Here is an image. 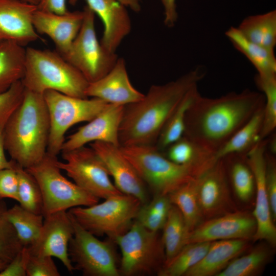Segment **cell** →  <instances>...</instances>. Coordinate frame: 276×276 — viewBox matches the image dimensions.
Segmentation results:
<instances>
[{"instance_id": "obj_9", "label": "cell", "mask_w": 276, "mask_h": 276, "mask_svg": "<svg viewBox=\"0 0 276 276\" xmlns=\"http://www.w3.org/2000/svg\"><path fill=\"white\" fill-rule=\"evenodd\" d=\"M43 96L50 120L47 153L54 156L61 152L65 134L71 127L89 122L109 104L99 98H77L52 90L45 91Z\"/></svg>"}, {"instance_id": "obj_6", "label": "cell", "mask_w": 276, "mask_h": 276, "mask_svg": "<svg viewBox=\"0 0 276 276\" xmlns=\"http://www.w3.org/2000/svg\"><path fill=\"white\" fill-rule=\"evenodd\" d=\"M57 156L48 153L33 166L26 169L38 183L42 196L44 217L77 206H88L99 202V198L65 177L57 165Z\"/></svg>"}, {"instance_id": "obj_35", "label": "cell", "mask_w": 276, "mask_h": 276, "mask_svg": "<svg viewBox=\"0 0 276 276\" xmlns=\"http://www.w3.org/2000/svg\"><path fill=\"white\" fill-rule=\"evenodd\" d=\"M211 242H196L186 244L169 262L164 265L157 275L185 276L186 273L203 257Z\"/></svg>"}, {"instance_id": "obj_10", "label": "cell", "mask_w": 276, "mask_h": 276, "mask_svg": "<svg viewBox=\"0 0 276 276\" xmlns=\"http://www.w3.org/2000/svg\"><path fill=\"white\" fill-rule=\"evenodd\" d=\"M83 11L84 17L81 28L63 57L91 83L107 74L119 57L116 53L104 48L98 40L94 12L87 5Z\"/></svg>"}, {"instance_id": "obj_31", "label": "cell", "mask_w": 276, "mask_h": 276, "mask_svg": "<svg viewBox=\"0 0 276 276\" xmlns=\"http://www.w3.org/2000/svg\"><path fill=\"white\" fill-rule=\"evenodd\" d=\"M197 85L188 91L164 126L154 145L159 151L163 152L170 145L183 136L186 112L199 93Z\"/></svg>"}, {"instance_id": "obj_5", "label": "cell", "mask_w": 276, "mask_h": 276, "mask_svg": "<svg viewBox=\"0 0 276 276\" xmlns=\"http://www.w3.org/2000/svg\"><path fill=\"white\" fill-rule=\"evenodd\" d=\"M120 148L153 195H168L204 173L197 167L171 161L154 145Z\"/></svg>"}, {"instance_id": "obj_39", "label": "cell", "mask_w": 276, "mask_h": 276, "mask_svg": "<svg viewBox=\"0 0 276 276\" xmlns=\"http://www.w3.org/2000/svg\"><path fill=\"white\" fill-rule=\"evenodd\" d=\"M25 89L20 80L0 93V131H3L8 120L21 103Z\"/></svg>"}, {"instance_id": "obj_42", "label": "cell", "mask_w": 276, "mask_h": 276, "mask_svg": "<svg viewBox=\"0 0 276 276\" xmlns=\"http://www.w3.org/2000/svg\"><path fill=\"white\" fill-rule=\"evenodd\" d=\"M15 164L0 170V200L10 198L18 202V178Z\"/></svg>"}, {"instance_id": "obj_30", "label": "cell", "mask_w": 276, "mask_h": 276, "mask_svg": "<svg viewBox=\"0 0 276 276\" xmlns=\"http://www.w3.org/2000/svg\"><path fill=\"white\" fill-rule=\"evenodd\" d=\"M163 153L177 164L192 166L203 172L217 161L214 154L183 136L170 145Z\"/></svg>"}, {"instance_id": "obj_24", "label": "cell", "mask_w": 276, "mask_h": 276, "mask_svg": "<svg viewBox=\"0 0 276 276\" xmlns=\"http://www.w3.org/2000/svg\"><path fill=\"white\" fill-rule=\"evenodd\" d=\"M225 34L234 48L243 54L254 66L257 74L262 76L276 75L274 50L251 42L235 27H231Z\"/></svg>"}, {"instance_id": "obj_50", "label": "cell", "mask_w": 276, "mask_h": 276, "mask_svg": "<svg viewBox=\"0 0 276 276\" xmlns=\"http://www.w3.org/2000/svg\"><path fill=\"white\" fill-rule=\"evenodd\" d=\"M21 1L29 3L30 4L36 5L37 6L39 4L40 1V0H21Z\"/></svg>"}, {"instance_id": "obj_43", "label": "cell", "mask_w": 276, "mask_h": 276, "mask_svg": "<svg viewBox=\"0 0 276 276\" xmlns=\"http://www.w3.org/2000/svg\"><path fill=\"white\" fill-rule=\"evenodd\" d=\"M167 216L152 211L142 204L134 220L145 228L158 232L162 229Z\"/></svg>"}, {"instance_id": "obj_38", "label": "cell", "mask_w": 276, "mask_h": 276, "mask_svg": "<svg viewBox=\"0 0 276 276\" xmlns=\"http://www.w3.org/2000/svg\"><path fill=\"white\" fill-rule=\"evenodd\" d=\"M5 202L0 200V259L10 262L24 247L9 220Z\"/></svg>"}, {"instance_id": "obj_8", "label": "cell", "mask_w": 276, "mask_h": 276, "mask_svg": "<svg viewBox=\"0 0 276 276\" xmlns=\"http://www.w3.org/2000/svg\"><path fill=\"white\" fill-rule=\"evenodd\" d=\"M114 242L121 253L120 275L157 274L165 263V250L158 232L151 231L135 220Z\"/></svg>"}, {"instance_id": "obj_23", "label": "cell", "mask_w": 276, "mask_h": 276, "mask_svg": "<svg viewBox=\"0 0 276 276\" xmlns=\"http://www.w3.org/2000/svg\"><path fill=\"white\" fill-rule=\"evenodd\" d=\"M250 241L232 239L211 242L203 257L185 276H217L233 259L250 248Z\"/></svg>"}, {"instance_id": "obj_27", "label": "cell", "mask_w": 276, "mask_h": 276, "mask_svg": "<svg viewBox=\"0 0 276 276\" xmlns=\"http://www.w3.org/2000/svg\"><path fill=\"white\" fill-rule=\"evenodd\" d=\"M224 161L228 179L235 194L243 202H248L256 192L253 173L246 155L233 154L222 158Z\"/></svg>"}, {"instance_id": "obj_17", "label": "cell", "mask_w": 276, "mask_h": 276, "mask_svg": "<svg viewBox=\"0 0 276 276\" xmlns=\"http://www.w3.org/2000/svg\"><path fill=\"white\" fill-rule=\"evenodd\" d=\"M89 146L102 159L114 180V185L121 192L137 198L142 204L149 201L146 185L120 146L99 141L92 142Z\"/></svg>"}, {"instance_id": "obj_13", "label": "cell", "mask_w": 276, "mask_h": 276, "mask_svg": "<svg viewBox=\"0 0 276 276\" xmlns=\"http://www.w3.org/2000/svg\"><path fill=\"white\" fill-rule=\"evenodd\" d=\"M196 192L203 220L238 210L231 197L223 158L197 177Z\"/></svg>"}, {"instance_id": "obj_45", "label": "cell", "mask_w": 276, "mask_h": 276, "mask_svg": "<svg viewBox=\"0 0 276 276\" xmlns=\"http://www.w3.org/2000/svg\"><path fill=\"white\" fill-rule=\"evenodd\" d=\"M164 9V24L168 27L175 26L178 19L176 0H159Z\"/></svg>"}, {"instance_id": "obj_21", "label": "cell", "mask_w": 276, "mask_h": 276, "mask_svg": "<svg viewBox=\"0 0 276 276\" xmlns=\"http://www.w3.org/2000/svg\"><path fill=\"white\" fill-rule=\"evenodd\" d=\"M86 96L99 98L109 104L126 105L140 100L144 94L133 86L125 61L119 57L107 74L97 81L89 83Z\"/></svg>"}, {"instance_id": "obj_36", "label": "cell", "mask_w": 276, "mask_h": 276, "mask_svg": "<svg viewBox=\"0 0 276 276\" xmlns=\"http://www.w3.org/2000/svg\"><path fill=\"white\" fill-rule=\"evenodd\" d=\"M255 81L265 97L263 118L260 139L267 138L276 127V75L262 76L257 74Z\"/></svg>"}, {"instance_id": "obj_47", "label": "cell", "mask_w": 276, "mask_h": 276, "mask_svg": "<svg viewBox=\"0 0 276 276\" xmlns=\"http://www.w3.org/2000/svg\"><path fill=\"white\" fill-rule=\"evenodd\" d=\"M3 132V131H0V170L12 168L14 165L13 160H8L6 157Z\"/></svg>"}, {"instance_id": "obj_3", "label": "cell", "mask_w": 276, "mask_h": 276, "mask_svg": "<svg viewBox=\"0 0 276 276\" xmlns=\"http://www.w3.org/2000/svg\"><path fill=\"white\" fill-rule=\"evenodd\" d=\"M50 120L43 95L25 89L22 100L3 130L5 150L11 159L28 169L47 153Z\"/></svg>"}, {"instance_id": "obj_19", "label": "cell", "mask_w": 276, "mask_h": 276, "mask_svg": "<svg viewBox=\"0 0 276 276\" xmlns=\"http://www.w3.org/2000/svg\"><path fill=\"white\" fill-rule=\"evenodd\" d=\"M37 9V6L21 0H0V41L24 47L39 39L33 24Z\"/></svg>"}, {"instance_id": "obj_22", "label": "cell", "mask_w": 276, "mask_h": 276, "mask_svg": "<svg viewBox=\"0 0 276 276\" xmlns=\"http://www.w3.org/2000/svg\"><path fill=\"white\" fill-rule=\"evenodd\" d=\"M78 0H68L75 5ZM97 14L104 26L101 43L109 51L116 53L123 40L130 33L131 21L126 7L119 0H85Z\"/></svg>"}, {"instance_id": "obj_2", "label": "cell", "mask_w": 276, "mask_h": 276, "mask_svg": "<svg viewBox=\"0 0 276 276\" xmlns=\"http://www.w3.org/2000/svg\"><path fill=\"white\" fill-rule=\"evenodd\" d=\"M201 66L175 80L153 85L140 100L124 105L120 146L155 145L164 126L188 91L204 77Z\"/></svg>"}, {"instance_id": "obj_29", "label": "cell", "mask_w": 276, "mask_h": 276, "mask_svg": "<svg viewBox=\"0 0 276 276\" xmlns=\"http://www.w3.org/2000/svg\"><path fill=\"white\" fill-rule=\"evenodd\" d=\"M26 49L10 41H0V93L21 80L25 72Z\"/></svg>"}, {"instance_id": "obj_1", "label": "cell", "mask_w": 276, "mask_h": 276, "mask_svg": "<svg viewBox=\"0 0 276 276\" xmlns=\"http://www.w3.org/2000/svg\"><path fill=\"white\" fill-rule=\"evenodd\" d=\"M265 104L262 93L245 89L218 98L200 93L188 108L183 136L214 154Z\"/></svg>"}, {"instance_id": "obj_7", "label": "cell", "mask_w": 276, "mask_h": 276, "mask_svg": "<svg viewBox=\"0 0 276 276\" xmlns=\"http://www.w3.org/2000/svg\"><path fill=\"white\" fill-rule=\"evenodd\" d=\"M104 200L88 206L74 207L68 212L90 233L97 237L106 236L114 241L130 228L142 203L124 194Z\"/></svg>"}, {"instance_id": "obj_26", "label": "cell", "mask_w": 276, "mask_h": 276, "mask_svg": "<svg viewBox=\"0 0 276 276\" xmlns=\"http://www.w3.org/2000/svg\"><path fill=\"white\" fill-rule=\"evenodd\" d=\"M264 106L259 109L217 150L215 154L216 160L233 154L246 155L260 141Z\"/></svg>"}, {"instance_id": "obj_18", "label": "cell", "mask_w": 276, "mask_h": 276, "mask_svg": "<svg viewBox=\"0 0 276 276\" xmlns=\"http://www.w3.org/2000/svg\"><path fill=\"white\" fill-rule=\"evenodd\" d=\"M124 105L109 104L86 125L70 135L61 152L74 150L94 142H104L120 146L119 131Z\"/></svg>"}, {"instance_id": "obj_46", "label": "cell", "mask_w": 276, "mask_h": 276, "mask_svg": "<svg viewBox=\"0 0 276 276\" xmlns=\"http://www.w3.org/2000/svg\"><path fill=\"white\" fill-rule=\"evenodd\" d=\"M66 3V0H40L37 7L39 10L64 14L68 11Z\"/></svg>"}, {"instance_id": "obj_20", "label": "cell", "mask_w": 276, "mask_h": 276, "mask_svg": "<svg viewBox=\"0 0 276 276\" xmlns=\"http://www.w3.org/2000/svg\"><path fill=\"white\" fill-rule=\"evenodd\" d=\"M83 17V11L59 14L37 8L33 16V24L39 34L46 35L52 39L57 52L63 57L77 36Z\"/></svg>"}, {"instance_id": "obj_40", "label": "cell", "mask_w": 276, "mask_h": 276, "mask_svg": "<svg viewBox=\"0 0 276 276\" xmlns=\"http://www.w3.org/2000/svg\"><path fill=\"white\" fill-rule=\"evenodd\" d=\"M28 251L26 266L27 276L60 275L53 257L32 254L29 250Z\"/></svg>"}, {"instance_id": "obj_48", "label": "cell", "mask_w": 276, "mask_h": 276, "mask_svg": "<svg viewBox=\"0 0 276 276\" xmlns=\"http://www.w3.org/2000/svg\"><path fill=\"white\" fill-rule=\"evenodd\" d=\"M125 7L131 9L135 12H139L141 9L140 0H119Z\"/></svg>"}, {"instance_id": "obj_41", "label": "cell", "mask_w": 276, "mask_h": 276, "mask_svg": "<svg viewBox=\"0 0 276 276\" xmlns=\"http://www.w3.org/2000/svg\"><path fill=\"white\" fill-rule=\"evenodd\" d=\"M265 186L272 218L276 220V162L275 155L266 152Z\"/></svg>"}, {"instance_id": "obj_33", "label": "cell", "mask_w": 276, "mask_h": 276, "mask_svg": "<svg viewBox=\"0 0 276 276\" xmlns=\"http://www.w3.org/2000/svg\"><path fill=\"white\" fill-rule=\"evenodd\" d=\"M197 178L168 195L171 203L181 213L188 233L203 220L197 197Z\"/></svg>"}, {"instance_id": "obj_28", "label": "cell", "mask_w": 276, "mask_h": 276, "mask_svg": "<svg viewBox=\"0 0 276 276\" xmlns=\"http://www.w3.org/2000/svg\"><path fill=\"white\" fill-rule=\"evenodd\" d=\"M251 42L270 50L276 45V10L245 18L237 27Z\"/></svg>"}, {"instance_id": "obj_44", "label": "cell", "mask_w": 276, "mask_h": 276, "mask_svg": "<svg viewBox=\"0 0 276 276\" xmlns=\"http://www.w3.org/2000/svg\"><path fill=\"white\" fill-rule=\"evenodd\" d=\"M29 251L24 247L1 271L0 276H26Z\"/></svg>"}, {"instance_id": "obj_12", "label": "cell", "mask_w": 276, "mask_h": 276, "mask_svg": "<svg viewBox=\"0 0 276 276\" xmlns=\"http://www.w3.org/2000/svg\"><path fill=\"white\" fill-rule=\"evenodd\" d=\"M61 153L64 162L58 160V166L83 190L104 199L123 194L112 182L103 161L90 147Z\"/></svg>"}, {"instance_id": "obj_32", "label": "cell", "mask_w": 276, "mask_h": 276, "mask_svg": "<svg viewBox=\"0 0 276 276\" xmlns=\"http://www.w3.org/2000/svg\"><path fill=\"white\" fill-rule=\"evenodd\" d=\"M7 216L13 226L23 247H29L37 240L41 231L44 217L15 204L7 209Z\"/></svg>"}, {"instance_id": "obj_16", "label": "cell", "mask_w": 276, "mask_h": 276, "mask_svg": "<svg viewBox=\"0 0 276 276\" xmlns=\"http://www.w3.org/2000/svg\"><path fill=\"white\" fill-rule=\"evenodd\" d=\"M73 234V223L68 212L54 213L44 217L37 240L27 247L32 254L57 258L73 272L75 269L69 257L68 246Z\"/></svg>"}, {"instance_id": "obj_15", "label": "cell", "mask_w": 276, "mask_h": 276, "mask_svg": "<svg viewBox=\"0 0 276 276\" xmlns=\"http://www.w3.org/2000/svg\"><path fill=\"white\" fill-rule=\"evenodd\" d=\"M256 227L252 212L238 210L202 221L188 233L186 244L232 239L252 241Z\"/></svg>"}, {"instance_id": "obj_25", "label": "cell", "mask_w": 276, "mask_h": 276, "mask_svg": "<svg viewBox=\"0 0 276 276\" xmlns=\"http://www.w3.org/2000/svg\"><path fill=\"white\" fill-rule=\"evenodd\" d=\"M233 259L217 276H256L271 261L274 247L263 241Z\"/></svg>"}, {"instance_id": "obj_37", "label": "cell", "mask_w": 276, "mask_h": 276, "mask_svg": "<svg viewBox=\"0 0 276 276\" xmlns=\"http://www.w3.org/2000/svg\"><path fill=\"white\" fill-rule=\"evenodd\" d=\"M15 167L18 178V202L19 205L31 212L42 214V196L38 183L26 169L16 163Z\"/></svg>"}, {"instance_id": "obj_14", "label": "cell", "mask_w": 276, "mask_h": 276, "mask_svg": "<svg viewBox=\"0 0 276 276\" xmlns=\"http://www.w3.org/2000/svg\"><path fill=\"white\" fill-rule=\"evenodd\" d=\"M267 139L259 141L246 154L256 184V202L252 212L256 230L252 241H265L273 247L276 245V227L272 218L265 186Z\"/></svg>"}, {"instance_id": "obj_34", "label": "cell", "mask_w": 276, "mask_h": 276, "mask_svg": "<svg viewBox=\"0 0 276 276\" xmlns=\"http://www.w3.org/2000/svg\"><path fill=\"white\" fill-rule=\"evenodd\" d=\"M162 231L161 238L165 250L166 264L186 244L188 234L181 213L178 209L173 204Z\"/></svg>"}, {"instance_id": "obj_11", "label": "cell", "mask_w": 276, "mask_h": 276, "mask_svg": "<svg viewBox=\"0 0 276 276\" xmlns=\"http://www.w3.org/2000/svg\"><path fill=\"white\" fill-rule=\"evenodd\" d=\"M70 215L74 234L69 243L68 254L75 269L85 276H120L114 241L109 238L99 240Z\"/></svg>"}, {"instance_id": "obj_49", "label": "cell", "mask_w": 276, "mask_h": 276, "mask_svg": "<svg viewBox=\"0 0 276 276\" xmlns=\"http://www.w3.org/2000/svg\"><path fill=\"white\" fill-rule=\"evenodd\" d=\"M9 262L0 259V271L3 270L8 264Z\"/></svg>"}, {"instance_id": "obj_4", "label": "cell", "mask_w": 276, "mask_h": 276, "mask_svg": "<svg viewBox=\"0 0 276 276\" xmlns=\"http://www.w3.org/2000/svg\"><path fill=\"white\" fill-rule=\"evenodd\" d=\"M21 81L25 89L42 95L52 90L72 97L88 98L89 82L57 51L27 48Z\"/></svg>"}]
</instances>
